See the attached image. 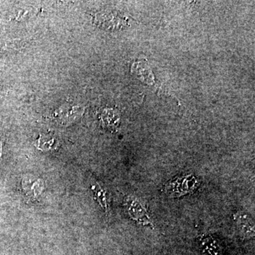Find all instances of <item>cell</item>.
I'll use <instances>...</instances> for the list:
<instances>
[{
    "instance_id": "cell-3",
    "label": "cell",
    "mask_w": 255,
    "mask_h": 255,
    "mask_svg": "<svg viewBox=\"0 0 255 255\" xmlns=\"http://www.w3.org/2000/svg\"><path fill=\"white\" fill-rule=\"evenodd\" d=\"M233 220L240 232L246 238L255 236V223L250 215L243 211H238L233 214Z\"/></svg>"
},
{
    "instance_id": "cell-6",
    "label": "cell",
    "mask_w": 255,
    "mask_h": 255,
    "mask_svg": "<svg viewBox=\"0 0 255 255\" xmlns=\"http://www.w3.org/2000/svg\"><path fill=\"white\" fill-rule=\"evenodd\" d=\"M1 144H0V157H1Z\"/></svg>"
},
{
    "instance_id": "cell-1",
    "label": "cell",
    "mask_w": 255,
    "mask_h": 255,
    "mask_svg": "<svg viewBox=\"0 0 255 255\" xmlns=\"http://www.w3.org/2000/svg\"><path fill=\"white\" fill-rule=\"evenodd\" d=\"M199 187L197 177L187 173L178 175L164 184V192L170 198H179L195 192Z\"/></svg>"
},
{
    "instance_id": "cell-4",
    "label": "cell",
    "mask_w": 255,
    "mask_h": 255,
    "mask_svg": "<svg viewBox=\"0 0 255 255\" xmlns=\"http://www.w3.org/2000/svg\"><path fill=\"white\" fill-rule=\"evenodd\" d=\"M199 246L208 255H223L222 248L219 242L212 236L206 235L199 238Z\"/></svg>"
},
{
    "instance_id": "cell-2",
    "label": "cell",
    "mask_w": 255,
    "mask_h": 255,
    "mask_svg": "<svg viewBox=\"0 0 255 255\" xmlns=\"http://www.w3.org/2000/svg\"><path fill=\"white\" fill-rule=\"evenodd\" d=\"M124 207L130 218L144 226L153 228V223L145 204L135 196H127L124 199Z\"/></svg>"
},
{
    "instance_id": "cell-5",
    "label": "cell",
    "mask_w": 255,
    "mask_h": 255,
    "mask_svg": "<svg viewBox=\"0 0 255 255\" xmlns=\"http://www.w3.org/2000/svg\"><path fill=\"white\" fill-rule=\"evenodd\" d=\"M92 190L93 191L94 194L99 204L101 207L104 210L106 214H108L110 212V205H109L108 200H107V192L105 189H102L99 184H95L92 186Z\"/></svg>"
}]
</instances>
